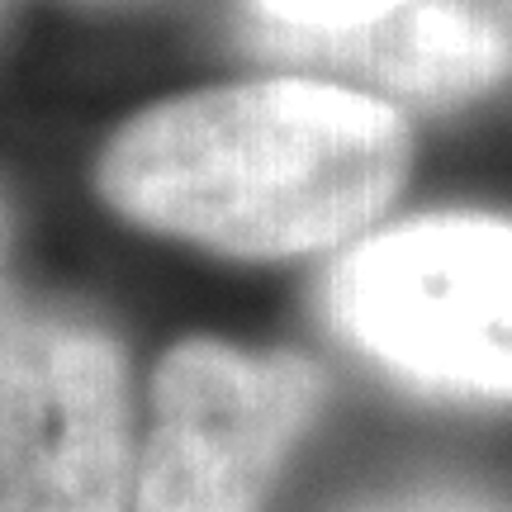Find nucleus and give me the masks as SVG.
<instances>
[{
	"label": "nucleus",
	"mask_w": 512,
	"mask_h": 512,
	"mask_svg": "<svg viewBox=\"0 0 512 512\" xmlns=\"http://www.w3.org/2000/svg\"><path fill=\"white\" fill-rule=\"evenodd\" d=\"M403 114L370 91L266 76L157 100L110 133L95 195L152 238L228 261L342 252L399 200Z\"/></svg>",
	"instance_id": "1"
},
{
	"label": "nucleus",
	"mask_w": 512,
	"mask_h": 512,
	"mask_svg": "<svg viewBox=\"0 0 512 512\" xmlns=\"http://www.w3.org/2000/svg\"><path fill=\"white\" fill-rule=\"evenodd\" d=\"M323 318L408 389L512 408V219L451 209L375 223L332 261Z\"/></svg>",
	"instance_id": "2"
},
{
	"label": "nucleus",
	"mask_w": 512,
	"mask_h": 512,
	"mask_svg": "<svg viewBox=\"0 0 512 512\" xmlns=\"http://www.w3.org/2000/svg\"><path fill=\"white\" fill-rule=\"evenodd\" d=\"M323 403L299 351L181 337L147 384L128 512H266Z\"/></svg>",
	"instance_id": "3"
},
{
	"label": "nucleus",
	"mask_w": 512,
	"mask_h": 512,
	"mask_svg": "<svg viewBox=\"0 0 512 512\" xmlns=\"http://www.w3.org/2000/svg\"><path fill=\"white\" fill-rule=\"evenodd\" d=\"M138 399L110 323L72 304L0 318V512H128Z\"/></svg>",
	"instance_id": "4"
},
{
	"label": "nucleus",
	"mask_w": 512,
	"mask_h": 512,
	"mask_svg": "<svg viewBox=\"0 0 512 512\" xmlns=\"http://www.w3.org/2000/svg\"><path fill=\"white\" fill-rule=\"evenodd\" d=\"M266 48L351 67L370 86L418 105L475 100L512 67V38L470 0H403L389 15L342 34L266 29Z\"/></svg>",
	"instance_id": "5"
},
{
	"label": "nucleus",
	"mask_w": 512,
	"mask_h": 512,
	"mask_svg": "<svg viewBox=\"0 0 512 512\" xmlns=\"http://www.w3.org/2000/svg\"><path fill=\"white\" fill-rule=\"evenodd\" d=\"M252 15L280 34H342L389 15L403 0H247Z\"/></svg>",
	"instance_id": "6"
},
{
	"label": "nucleus",
	"mask_w": 512,
	"mask_h": 512,
	"mask_svg": "<svg viewBox=\"0 0 512 512\" xmlns=\"http://www.w3.org/2000/svg\"><path fill=\"white\" fill-rule=\"evenodd\" d=\"M10 242H15V223H10V204L0 200V290H5V266H10Z\"/></svg>",
	"instance_id": "7"
}]
</instances>
